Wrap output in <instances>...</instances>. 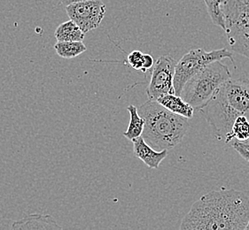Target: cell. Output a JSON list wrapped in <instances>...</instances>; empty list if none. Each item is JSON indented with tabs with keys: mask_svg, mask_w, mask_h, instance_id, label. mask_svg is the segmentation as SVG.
Wrapping results in <instances>:
<instances>
[{
	"mask_svg": "<svg viewBox=\"0 0 249 230\" xmlns=\"http://www.w3.org/2000/svg\"><path fill=\"white\" fill-rule=\"evenodd\" d=\"M144 120L142 137L157 150H170L180 144L189 123L187 118L175 115L156 100H148L139 109Z\"/></svg>",
	"mask_w": 249,
	"mask_h": 230,
	"instance_id": "obj_3",
	"label": "cell"
},
{
	"mask_svg": "<svg viewBox=\"0 0 249 230\" xmlns=\"http://www.w3.org/2000/svg\"><path fill=\"white\" fill-rule=\"evenodd\" d=\"M156 101L175 115L183 116L187 119H192L195 115V111L193 106L184 100L181 96L176 95L175 93L161 96Z\"/></svg>",
	"mask_w": 249,
	"mask_h": 230,
	"instance_id": "obj_10",
	"label": "cell"
},
{
	"mask_svg": "<svg viewBox=\"0 0 249 230\" xmlns=\"http://www.w3.org/2000/svg\"><path fill=\"white\" fill-rule=\"evenodd\" d=\"M134 155L150 168H158L168 155V150H157L150 146L142 136L132 140Z\"/></svg>",
	"mask_w": 249,
	"mask_h": 230,
	"instance_id": "obj_9",
	"label": "cell"
},
{
	"mask_svg": "<svg viewBox=\"0 0 249 230\" xmlns=\"http://www.w3.org/2000/svg\"><path fill=\"white\" fill-rule=\"evenodd\" d=\"M177 61L169 54L160 57L151 72V80L146 88L150 100H157L161 96L175 93L174 77Z\"/></svg>",
	"mask_w": 249,
	"mask_h": 230,
	"instance_id": "obj_7",
	"label": "cell"
},
{
	"mask_svg": "<svg viewBox=\"0 0 249 230\" xmlns=\"http://www.w3.org/2000/svg\"><path fill=\"white\" fill-rule=\"evenodd\" d=\"M143 59H144V53H142L140 50H133L127 57V61L129 65L132 68H134L135 70L142 71Z\"/></svg>",
	"mask_w": 249,
	"mask_h": 230,
	"instance_id": "obj_17",
	"label": "cell"
},
{
	"mask_svg": "<svg viewBox=\"0 0 249 230\" xmlns=\"http://www.w3.org/2000/svg\"><path fill=\"white\" fill-rule=\"evenodd\" d=\"M227 0H204L207 12L214 25L225 30V18L223 7Z\"/></svg>",
	"mask_w": 249,
	"mask_h": 230,
	"instance_id": "obj_16",
	"label": "cell"
},
{
	"mask_svg": "<svg viewBox=\"0 0 249 230\" xmlns=\"http://www.w3.org/2000/svg\"><path fill=\"white\" fill-rule=\"evenodd\" d=\"M249 230V223H248V225H247V227H246V230Z\"/></svg>",
	"mask_w": 249,
	"mask_h": 230,
	"instance_id": "obj_22",
	"label": "cell"
},
{
	"mask_svg": "<svg viewBox=\"0 0 249 230\" xmlns=\"http://www.w3.org/2000/svg\"><path fill=\"white\" fill-rule=\"evenodd\" d=\"M239 142V141H238ZM240 145L245 147L247 150H249V138L248 140L243 141V142H239Z\"/></svg>",
	"mask_w": 249,
	"mask_h": 230,
	"instance_id": "obj_21",
	"label": "cell"
},
{
	"mask_svg": "<svg viewBox=\"0 0 249 230\" xmlns=\"http://www.w3.org/2000/svg\"><path fill=\"white\" fill-rule=\"evenodd\" d=\"M54 49L58 55L66 60L74 59L87 50V48L83 42L57 41V43L54 45Z\"/></svg>",
	"mask_w": 249,
	"mask_h": 230,
	"instance_id": "obj_14",
	"label": "cell"
},
{
	"mask_svg": "<svg viewBox=\"0 0 249 230\" xmlns=\"http://www.w3.org/2000/svg\"><path fill=\"white\" fill-rule=\"evenodd\" d=\"M224 59H230L234 64L233 53L225 48L219 50L206 51L203 48H197L188 51L182 59L177 63L175 71L174 88L175 94L181 95L184 84L188 81L202 70L205 66Z\"/></svg>",
	"mask_w": 249,
	"mask_h": 230,
	"instance_id": "obj_6",
	"label": "cell"
},
{
	"mask_svg": "<svg viewBox=\"0 0 249 230\" xmlns=\"http://www.w3.org/2000/svg\"><path fill=\"white\" fill-rule=\"evenodd\" d=\"M249 138V119L247 116H239L231 128V131L227 136L225 144H230L232 140L243 142Z\"/></svg>",
	"mask_w": 249,
	"mask_h": 230,
	"instance_id": "obj_15",
	"label": "cell"
},
{
	"mask_svg": "<svg viewBox=\"0 0 249 230\" xmlns=\"http://www.w3.org/2000/svg\"><path fill=\"white\" fill-rule=\"evenodd\" d=\"M55 38L60 42H83L85 33L75 21L68 20L61 23L55 30Z\"/></svg>",
	"mask_w": 249,
	"mask_h": 230,
	"instance_id": "obj_11",
	"label": "cell"
},
{
	"mask_svg": "<svg viewBox=\"0 0 249 230\" xmlns=\"http://www.w3.org/2000/svg\"><path fill=\"white\" fill-rule=\"evenodd\" d=\"M230 78L231 75L228 66L216 60L194 75L184 84L180 96L193 106L195 112H199Z\"/></svg>",
	"mask_w": 249,
	"mask_h": 230,
	"instance_id": "obj_4",
	"label": "cell"
},
{
	"mask_svg": "<svg viewBox=\"0 0 249 230\" xmlns=\"http://www.w3.org/2000/svg\"><path fill=\"white\" fill-rule=\"evenodd\" d=\"M83 1H86V0H60V4L65 5V6L72 5V4H75V3L83 2Z\"/></svg>",
	"mask_w": 249,
	"mask_h": 230,
	"instance_id": "obj_20",
	"label": "cell"
},
{
	"mask_svg": "<svg viewBox=\"0 0 249 230\" xmlns=\"http://www.w3.org/2000/svg\"></svg>",
	"mask_w": 249,
	"mask_h": 230,
	"instance_id": "obj_23",
	"label": "cell"
},
{
	"mask_svg": "<svg viewBox=\"0 0 249 230\" xmlns=\"http://www.w3.org/2000/svg\"><path fill=\"white\" fill-rule=\"evenodd\" d=\"M223 12L231 49L249 59V0H227Z\"/></svg>",
	"mask_w": 249,
	"mask_h": 230,
	"instance_id": "obj_5",
	"label": "cell"
},
{
	"mask_svg": "<svg viewBox=\"0 0 249 230\" xmlns=\"http://www.w3.org/2000/svg\"><path fill=\"white\" fill-rule=\"evenodd\" d=\"M13 229H60L49 215H30L20 221L15 222Z\"/></svg>",
	"mask_w": 249,
	"mask_h": 230,
	"instance_id": "obj_12",
	"label": "cell"
},
{
	"mask_svg": "<svg viewBox=\"0 0 249 230\" xmlns=\"http://www.w3.org/2000/svg\"><path fill=\"white\" fill-rule=\"evenodd\" d=\"M249 220V196L222 188L202 196L181 222V230H245Z\"/></svg>",
	"mask_w": 249,
	"mask_h": 230,
	"instance_id": "obj_1",
	"label": "cell"
},
{
	"mask_svg": "<svg viewBox=\"0 0 249 230\" xmlns=\"http://www.w3.org/2000/svg\"><path fill=\"white\" fill-rule=\"evenodd\" d=\"M127 110L130 113V123L128 129L124 133V135L127 139L132 141L142 136L144 128V120L140 115L138 108L133 105L127 107Z\"/></svg>",
	"mask_w": 249,
	"mask_h": 230,
	"instance_id": "obj_13",
	"label": "cell"
},
{
	"mask_svg": "<svg viewBox=\"0 0 249 230\" xmlns=\"http://www.w3.org/2000/svg\"><path fill=\"white\" fill-rule=\"evenodd\" d=\"M155 65V61L153 56L150 54H144V59H143V67H142V72L145 73L148 69L153 68Z\"/></svg>",
	"mask_w": 249,
	"mask_h": 230,
	"instance_id": "obj_19",
	"label": "cell"
},
{
	"mask_svg": "<svg viewBox=\"0 0 249 230\" xmlns=\"http://www.w3.org/2000/svg\"><path fill=\"white\" fill-rule=\"evenodd\" d=\"M231 147H233L236 151L239 153V155L242 157L243 160L249 162V150H247L245 147L239 144L238 141L232 140L229 144Z\"/></svg>",
	"mask_w": 249,
	"mask_h": 230,
	"instance_id": "obj_18",
	"label": "cell"
},
{
	"mask_svg": "<svg viewBox=\"0 0 249 230\" xmlns=\"http://www.w3.org/2000/svg\"><path fill=\"white\" fill-rule=\"evenodd\" d=\"M218 140L225 142L235 120L241 115L249 118V79L230 78L199 110Z\"/></svg>",
	"mask_w": 249,
	"mask_h": 230,
	"instance_id": "obj_2",
	"label": "cell"
},
{
	"mask_svg": "<svg viewBox=\"0 0 249 230\" xmlns=\"http://www.w3.org/2000/svg\"><path fill=\"white\" fill-rule=\"evenodd\" d=\"M67 15L85 34L99 28L106 15V5L101 0H86L66 6Z\"/></svg>",
	"mask_w": 249,
	"mask_h": 230,
	"instance_id": "obj_8",
	"label": "cell"
}]
</instances>
